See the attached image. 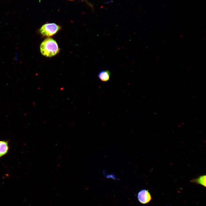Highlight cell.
Here are the masks:
<instances>
[{"label": "cell", "mask_w": 206, "mask_h": 206, "mask_svg": "<svg viewBox=\"0 0 206 206\" xmlns=\"http://www.w3.org/2000/svg\"><path fill=\"white\" fill-rule=\"evenodd\" d=\"M42 55L47 57H51L56 55L59 51L56 42L54 39L48 38L43 40L40 46Z\"/></svg>", "instance_id": "6da1fadb"}, {"label": "cell", "mask_w": 206, "mask_h": 206, "mask_svg": "<svg viewBox=\"0 0 206 206\" xmlns=\"http://www.w3.org/2000/svg\"><path fill=\"white\" fill-rule=\"evenodd\" d=\"M206 177L205 175L200 176L197 178L192 179L191 182L201 185L205 187L206 185Z\"/></svg>", "instance_id": "8992f818"}, {"label": "cell", "mask_w": 206, "mask_h": 206, "mask_svg": "<svg viewBox=\"0 0 206 206\" xmlns=\"http://www.w3.org/2000/svg\"><path fill=\"white\" fill-rule=\"evenodd\" d=\"M110 73L108 70H103L100 71L98 75V77L101 81L106 82L108 81L110 79Z\"/></svg>", "instance_id": "5b68a950"}, {"label": "cell", "mask_w": 206, "mask_h": 206, "mask_svg": "<svg viewBox=\"0 0 206 206\" xmlns=\"http://www.w3.org/2000/svg\"><path fill=\"white\" fill-rule=\"evenodd\" d=\"M137 198L141 203L146 204L148 203L152 199V197L148 190L142 189L138 193Z\"/></svg>", "instance_id": "3957f363"}, {"label": "cell", "mask_w": 206, "mask_h": 206, "mask_svg": "<svg viewBox=\"0 0 206 206\" xmlns=\"http://www.w3.org/2000/svg\"><path fill=\"white\" fill-rule=\"evenodd\" d=\"M8 142L6 141H0V157L6 154L9 150Z\"/></svg>", "instance_id": "277c9868"}, {"label": "cell", "mask_w": 206, "mask_h": 206, "mask_svg": "<svg viewBox=\"0 0 206 206\" xmlns=\"http://www.w3.org/2000/svg\"></svg>", "instance_id": "52a82bcc"}, {"label": "cell", "mask_w": 206, "mask_h": 206, "mask_svg": "<svg viewBox=\"0 0 206 206\" xmlns=\"http://www.w3.org/2000/svg\"><path fill=\"white\" fill-rule=\"evenodd\" d=\"M60 28L59 25L55 23H47L41 26L39 31L43 36L49 37L55 34Z\"/></svg>", "instance_id": "7a4b0ae2"}]
</instances>
